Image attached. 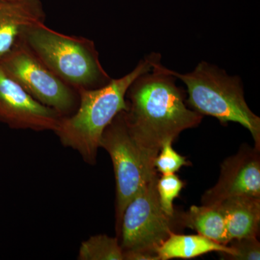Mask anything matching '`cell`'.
<instances>
[{
  "label": "cell",
  "mask_w": 260,
  "mask_h": 260,
  "mask_svg": "<svg viewBox=\"0 0 260 260\" xmlns=\"http://www.w3.org/2000/svg\"><path fill=\"white\" fill-rule=\"evenodd\" d=\"M161 64L140 75L126 94L124 111L132 134L142 146L158 155L164 143L177 139L184 130L196 127L203 116L186 102L185 90Z\"/></svg>",
  "instance_id": "1"
},
{
  "label": "cell",
  "mask_w": 260,
  "mask_h": 260,
  "mask_svg": "<svg viewBox=\"0 0 260 260\" xmlns=\"http://www.w3.org/2000/svg\"><path fill=\"white\" fill-rule=\"evenodd\" d=\"M160 59L159 53H151L124 76L101 88L78 90L76 111L62 116L54 132L61 145L78 152L88 165H95L103 133L119 112L127 109L126 94L130 85L140 75L151 71Z\"/></svg>",
  "instance_id": "2"
},
{
  "label": "cell",
  "mask_w": 260,
  "mask_h": 260,
  "mask_svg": "<svg viewBox=\"0 0 260 260\" xmlns=\"http://www.w3.org/2000/svg\"><path fill=\"white\" fill-rule=\"evenodd\" d=\"M23 41L56 76L77 91L101 88L112 79L103 68L90 39L66 35L40 23L25 30Z\"/></svg>",
  "instance_id": "3"
},
{
  "label": "cell",
  "mask_w": 260,
  "mask_h": 260,
  "mask_svg": "<svg viewBox=\"0 0 260 260\" xmlns=\"http://www.w3.org/2000/svg\"><path fill=\"white\" fill-rule=\"evenodd\" d=\"M186 86L188 107L203 116L216 118L220 124L237 122L249 130L254 147L260 150V118L246 104L241 78L202 61L190 73L171 70Z\"/></svg>",
  "instance_id": "4"
},
{
  "label": "cell",
  "mask_w": 260,
  "mask_h": 260,
  "mask_svg": "<svg viewBox=\"0 0 260 260\" xmlns=\"http://www.w3.org/2000/svg\"><path fill=\"white\" fill-rule=\"evenodd\" d=\"M158 175L142 188L126 207L116 237L124 260H160L157 251L164 242L181 229L178 212L171 216L159 202Z\"/></svg>",
  "instance_id": "5"
},
{
  "label": "cell",
  "mask_w": 260,
  "mask_h": 260,
  "mask_svg": "<svg viewBox=\"0 0 260 260\" xmlns=\"http://www.w3.org/2000/svg\"><path fill=\"white\" fill-rule=\"evenodd\" d=\"M100 148L110 155L116 181V232L126 207L143 186L158 176L157 154L145 148L130 131L124 111L114 118L103 133Z\"/></svg>",
  "instance_id": "6"
},
{
  "label": "cell",
  "mask_w": 260,
  "mask_h": 260,
  "mask_svg": "<svg viewBox=\"0 0 260 260\" xmlns=\"http://www.w3.org/2000/svg\"><path fill=\"white\" fill-rule=\"evenodd\" d=\"M0 66L37 102L62 116L76 111L79 104L78 91L56 76L23 41L0 61Z\"/></svg>",
  "instance_id": "7"
},
{
  "label": "cell",
  "mask_w": 260,
  "mask_h": 260,
  "mask_svg": "<svg viewBox=\"0 0 260 260\" xmlns=\"http://www.w3.org/2000/svg\"><path fill=\"white\" fill-rule=\"evenodd\" d=\"M62 116L37 102L0 66V122L14 129L54 132Z\"/></svg>",
  "instance_id": "8"
},
{
  "label": "cell",
  "mask_w": 260,
  "mask_h": 260,
  "mask_svg": "<svg viewBox=\"0 0 260 260\" xmlns=\"http://www.w3.org/2000/svg\"><path fill=\"white\" fill-rule=\"evenodd\" d=\"M259 150L244 145L237 154L225 159L216 184L203 194V205H215L242 195L260 198Z\"/></svg>",
  "instance_id": "9"
},
{
  "label": "cell",
  "mask_w": 260,
  "mask_h": 260,
  "mask_svg": "<svg viewBox=\"0 0 260 260\" xmlns=\"http://www.w3.org/2000/svg\"><path fill=\"white\" fill-rule=\"evenodd\" d=\"M45 18L42 0L0 1V61L23 42L29 27Z\"/></svg>",
  "instance_id": "10"
},
{
  "label": "cell",
  "mask_w": 260,
  "mask_h": 260,
  "mask_svg": "<svg viewBox=\"0 0 260 260\" xmlns=\"http://www.w3.org/2000/svg\"><path fill=\"white\" fill-rule=\"evenodd\" d=\"M223 214L229 242L242 238L257 237L260 223V198L242 195L215 205Z\"/></svg>",
  "instance_id": "11"
},
{
  "label": "cell",
  "mask_w": 260,
  "mask_h": 260,
  "mask_svg": "<svg viewBox=\"0 0 260 260\" xmlns=\"http://www.w3.org/2000/svg\"><path fill=\"white\" fill-rule=\"evenodd\" d=\"M219 252L222 256H232L234 249L200 235H184L174 233L158 248L157 254L160 260L191 259L208 254Z\"/></svg>",
  "instance_id": "12"
},
{
  "label": "cell",
  "mask_w": 260,
  "mask_h": 260,
  "mask_svg": "<svg viewBox=\"0 0 260 260\" xmlns=\"http://www.w3.org/2000/svg\"><path fill=\"white\" fill-rule=\"evenodd\" d=\"M178 219L181 229L189 228L214 242L229 244L225 219L217 205H192L186 212H178Z\"/></svg>",
  "instance_id": "13"
},
{
  "label": "cell",
  "mask_w": 260,
  "mask_h": 260,
  "mask_svg": "<svg viewBox=\"0 0 260 260\" xmlns=\"http://www.w3.org/2000/svg\"><path fill=\"white\" fill-rule=\"evenodd\" d=\"M78 260H124V253L117 237L106 234L92 236L82 242Z\"/></svg>",
  "instance_id": "14"
},
{
  "label": "cell",
  "mask_w": 260,
  "mask_h": 260,
  "mask_svg": "<svg viewBox=\"0 0 260 260\" xmlns=\"http://www.w3.org/2000/svg\"><path fill=\"white\" fill-rule=\"evenodd\" d=\"M184 186L185 183L177 174H164L158 177L156 189L159 202L168 215L173 216L177 213L174 208V200L179 196Z\"/></svg>",
  "instance_id": "15"
},
{
  "label": "cell",
  "mask_w": 260,
  "mask_h": 260,
  "mask_svg": "<svg viewBox=\"0 0 260 260\" xmlns=\"http://www.w3.org/2000/svg\"><path fill=\"white\" fill-rule=\"evenodd\" d=\"M172 144V141L164 143L154 162L157 172L160 173L162 175L175 174L181 167L191 165L186 157L174 150Z\"/></svg>",
  "instance_id": "16"
},
{
  "label": "cell",
  "mask_w": 260,
  "mask_h": 260,
  "mask_svg": "<svg viewBox=\"0 0 260 260\" xmlns=\"http://www.w3.org/2000/svg\"><path fill=\"white\" fill-rule=\"evenodd\" d=\"M234 251L232 256H223L225 259L232 260H259L260 244L257 237L242 238L234 239L228 244Z\"/></svg>",
  "instance_id": "17"
},
{
  "label": "cell",
  "mask_w": 260,
  "mask_h": 260,
  "mask_svg": "<svg viewBox=\"0 0 260 260\" xmlns=\"http://www.w3.org/2000/svg\"><path fill=\"white\" fill-rule=\"evenodd\" d=\"M0 1H13V0H0Z\"/></svg>",
  "instance_id": "18"
}]
</instances>
